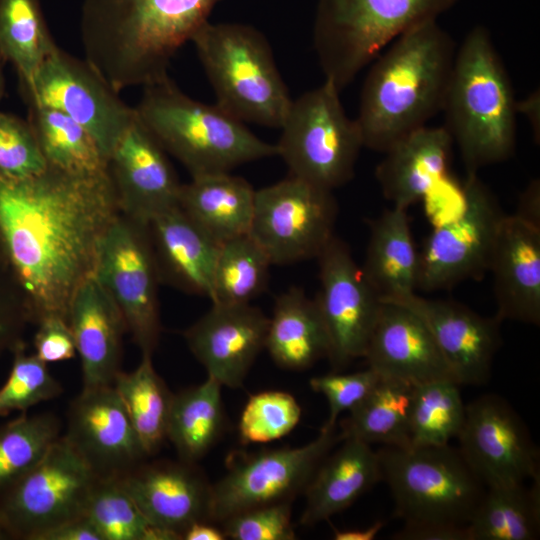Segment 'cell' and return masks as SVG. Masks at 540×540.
<instances>
[{"instance_id": "obj_41", "label": "cell", "mask_w": 540, "mask_h": 540, "mask_svg": "<svg viewBox=\"0 0 540 540\" xmlns=\"http://www.w3.org/2000/svg\"><path fill=\"white\" fill-rule=\"evenodd\" d=\"M60 422L52 414L19 417L0 427V490L31 470L60 437Z\"/></svg>"}, {"instance_id": "obj_5", "label": "cell", "mask_w": 540, "mask_h": 540, "mask_svg": "<svg viewBox=\"0 0 540 540\" xmlns=\"http://www.w3.org/2000/svg\"><path fill=\"white\" fill-rule=\"evenodd\" d=\"M139 121L191 176L230 172L242 164L277 156V148L254 135L216 105L184 94L167 77L144 86L134 108Z\"/></svg>"}, {"instance_id": "obj_47", "label": "cell", "mask_w": 540, "mask_h": 540, "mask_svg": "<svg viewBox=\"0 0 540 540\" xmlns=\"http://www.w3.org/2000/svg\"><path fill=\"white\" fill-rule=\"evenodd\" d=\"M28 321L19 290L0 254V353L21 341Z\"/></svg>"}, {"instance_id": "obj_3", "label": "cell", "mask_w": 540, "mask_h": 540, "mask_svg": "<svg viewBox=\"0 0 540 540\" xmlns=\"http://www.w3.org/2000/svg\"><path fill=\"white\" fill-rule=\"evenodd\" d=\"M391 43L366 76L355 119L364 147L382 153L442 111L456 54L437 20Z\"/></svg>"}, {"instance_id": "obj_43", "label": "cell", "mask_w": 540, "mask_h": 540, "mask_svg": "<svg viewBox=\"0 0 540 540\" xmlns=\"http://www.w3.org/2000/svg\"><path fill=\"white\" fill-rule=\"evenodd\" d=\"M302 410L288 392L269 390L253 394L242 410L238 431L244 444L267 443L289 434Z\"/></svg>"}, {"instance_id": "obj_32", "label": "cell", "mask_w": 540, "mask_h": 540, "mask_svg": "<svg viewBox=\"0 0 540 540\" xmlns=\"http://www.w3.org/2000/svg\"><path fill=\"white\" fill-rule=\"evenodd\" d=\"M415 385L381 377L366 398L340 421L341 440L409 447L410 414Z\"/></svg>"}, {"instance_id": "obj_22", "label": "cell", "mask_w": 540, "mask_h": 540, "mask_svg": "<svg viewBox=\"0 0 540 540\" xmlns=\"http://www.w3.org/2000/svg\"><path fill=\"white\" fill-rule=\"evenodd\" d=\"M118 479L149 522L176 540L209 521L211 485L193 463L142 462Z\"/></svg>"}, {"instance_id": "obj_28", "label": "cell", "mask_w": 540, "mask_h": 540, "mask_svg": "<svg viewBox=\"0 0 540 540\" xmlns=\"http://www.w3.org/2000/svg\"><path fill=\"white\" fill-rule=\"evenodd\" d=\"M341 442L323 459L305 488L302 525L330 519L381 481L379 457L370 444L353 438Z\"/></svg>"}, {"instance_id": "obj_33", "label": "cell", "mask_w": 540, "mask_h": 540, "mask_svg": "<svg viewBox=\"0 0 540 540\" xmlns=\"http://www.w3.org/2000/svg\"><path fill=\"white\" fill-rule=\"evenodd\" d=\"M469 540H534L540 532V475L523 483L486 487L467 524Z\"/></svg>"}, {"instance_id": "obj_7", "label": "cell", "mask_w": 540, "mask_h": 540, "mask_svg": "<svg viewBox=\"0 0 540 540\" xmlns=\"http://www.w3.org/2000/svg\"><path fill=\"white\" fill-rule=\"evenodd\" d=\"M459 0H317L314 49L325 76L341 92L389 43Z\"/></svg>"}, {"instance_id": "obj_30", "label": "cell", "mask_w": 540, "mask_h": 540, "mask_svg": "<svg viewBox=\"0 0 540 540\" xmlns=\"http://www.w3.org/2000/svg\"><path fill=\"white\" fill-rule=\"evenodd\" d=\"M255 190L230 172L193 176L181 185L179 207L212 239L222 244L249 233Z\"/></svg>"}, {"instance_id": "obj_29", "label": "cell", "mask_w": 540, "mask_h": 540, "mask_svg": "<svg viewBox=\"0 0 540 540\" xmlns=\"http://www.w3.org/2000/svg\"><path fill=\"white\" fill-rule=\"evenodd\" d=\"M364 277L381 302L396 301L418 289L419 253L416 250L407 209H386L370 221Z\"/></svg>"}, {"instance_id": "obj_56", "label": "cell", "mask_w": 540, "mask_h": 540, "mask_svg": "<svg viewBox=\"0 0 540 540\" xmlns=\"http://www.w3.org/2000/svg\"><path fill=\"white\" fill-rule=\"evenodd\" d=\"M4 90H5V80H4V74H3L2 66L0 62V100L2 99L4 95Z\"/></svg>"}, {"instance_id": "obj_44", "label": "cell", "mask_w": 540, "mask_h": 540, "mask_svg": "<svg viewBox=\"0 0 540 540\" xmlns=\"http://www.w3.org/2000/svg\"><path fill=\"white\" fill-rule=\"evenodd\" d=\"M46 168V160L29 122L0 112V177L24 179Z\"/></svg>"}, {"instance_id": "obj_4", "label": "cell", "mask_w": 540, "mask_h": 540, "mask_svg": "<svg viewBox=\"0 0 540 540\" xmlns=\"http://www.w3.org/2000/svg\"><path fill=\"white\" fill-rule=\"evenodd\" d=\"M516 102L489 31L472 28L456 51L442 109L467 174L512 156Z\"/></svg>"}, {"instance_id": "obj_46", "label": "cell", "mask_w": 540, "mask_h": 540, "mask_svg": "<svg viewBox=\"0 0 540 540\" xmlns=\"http://www.w3.org/2000/svg\"><path fill=\"white\" fill-rule=\"evenodd\" d=\"M381 376L367 368L354 373H332L310 379L311 389L322 394L329 405V415L321 430L336 428L339 416L358 406L371 392Z\"/></svg>"}, {"instance_id": "obj_38", "label": "cell", "mask_w": 540, "mask_h": 540, "mask_svg": "<svg viewBox=\"0 0 540 540\" xmlns=\"http://www.w3.org/2000/svg\"><path fill=\"white\" fill-rule=\"evenodd\" d=\"M271 265L249 233L220 244L209 299L217 304L250 303L266 288Z\"/></svg>"}, {"instance_id": "obj_21", "label": "cell", "mask_w": 540, "mask_h": 540, "mask_svg": "<svg viewBox=\"0 0 540 540\" xmlns=\"http://www.w3.org/2000/svg\"><path fill=\"white\" fill-rule=\"evenodd\" d=\"M269 318L248 304L212 303L184 332L185 341L207 372L222 386L239 388L265 348Z\"/></svg>"}, {"instance_id": "obj_24", "label": "cell", "mask_w": 540, "mask_h": 540, "mask_svg": "<svg viewBox=\"0 0 540 540\" xmlns=\"http://www.w3.org/2000/svg\"><path fill=\"white\" fill-rule=\"evenodd\" d=\"M489 271L499 321L540 324V228L505 215Z\"/></svg>"}, {"instance_id": "obj_35", "label": "cell", "mask_w": 540, "mask_h": 540, "mask_svg": "<svg viewBox=\"0 0 540 540\" xmlns=\"http://www.w3.org/2000/svg\"><path fill=\"white\" fill-rule=\"evenodd\" d=\"M28 122L47 166L77 174L109 171V161L95 139L68 115L29 105Z\"/></svg>"}, {"instance_id": "obj_18", "label": "cell", "mask_w": 540, "mask_h": 540, "mask_svg": "<svg viewBox=\"0 0 540 540\" xmlns=\"http://www.w3.org/2000/svg\"><path fill=\"white\" fill-rule=\"evenodd\" d=\"M63 436L98 477H119L148 456L113 385L82 388Z\"/></svg>"}, {"instance_id": "obj_52", "label": "cell", "mask_w": 540, "mask_h": 540, "mask_svg": "<svg viewBox=\"0 0 540 540\" xmlns=\"http://www.w3.org/2000/svg\"><path fill=\"white\" fill-rule=\"evenodd\" d=\"M184 540H224L226 536L222 529L209 521H198L191 524L184 532Z\"/></svg>"}, {"instance_id": "obj_40", "label": "cell", "mask_w": 540, "mask_h": 540, "mask_svg": "<svg viewBox=\"0 0 540 540\" xmlns=\"http://www.w3.org/2000/svg\"><path fill=\"white\" fill-rule=\"evenodd\" d=\"M459 384L440 379L415 385L411 414V446L445 445L458 437L465 420Z\"/></svg>"}, {"instance_id": "obj_53", "label": "cell", "mask_w": 540, "mask_h": 540, "mask_svg": "<svg viewBox=\"0 0 540 540\" xmlns=\"http://www.w3.org/2000/svg\"><path fill=\"white\" fill-rule=\"evenodd\" d=\"M539 91L530 94L521 102H516L517 112L523 113L529 120L534 138L539 142L540 139V109H539Z\"/></svg>"}, {"instance_id": "obj_19", "label": "cell", "mask_w": 540, "mask_h": 540, "mask_svg": "<svg viewBox=\"0 0 540 540\" xmlns=\"http://www.w3.org/2000/svg\"><path fill=\"white\" fill-rule=\"evenodd\" d=\"M391 302L423 320L459 385L488 382L502 341L501 321L495 316L485 317L456 301L423 298L416 293Z\"/></svg>"}, {"instance_id": "obj_13", "label": "cell", "mask_w": 540, "mask_h": 540, "mask_svg": "<svg viewBox=\"0 0 540 540\" xmlns=\"http://www.w3.org/2000/svg\"><path fill=\"white\" fill-rule=\"evenodd\" d=\"M332 191L290 175L255 190L249 235L272 265L317 258L334 236Z\"/></svg>"}, {"instance_id": "obj_10", "label": "cell", "mask_w": 540, "mask_h": 540, "mask_svg": "<svg viewBox=\"0 0 540 540\" xmlns=\"http://www.w3.org/2000/svg\"><path fill=\"white\" fill-rule=\"evenodd\" d=\"M97 478L60 436L31 470L0 490V520L11 538L36 540L59 524L84 516Z\"/></svg>"}, {"instance_id": "obj_48", "label": "cell", "mask_w": 540, "mask_h": 540, "mask_svg": "<svg viewBox=\"0 0 540 540\" xmlns=\"http://www.w3.org/2000/svg\"><path fill=\"white\" fill-rule=\"evenodd\" d=\"M34 337L35 355L44 363L72 359L76 352L74 337L66 319L50 316L38 323Z\"/></svg>"}, {"instance_id": "obj_51", "label": "cell", "mask_w": 540, "mask_h": 540, "mask_svg": "<svg viewBox=\"0 0 540 540\" xmlns=\"http://www.w3.org/2000/svg\"><path fill=\"white\" fill-rule=\"evenodd\" d=\"M515 216L540 228V181L533 179L520 194Z\"/></svg>"}, {"instance_id": "obj_8", "label": "cell", "mask_w": 540, "mask_h": 540, "mask_svg": "<svg viewBox=\"0 0 540 540\" xmlns=\"http://www.w3.org/2000/svg\"><path fill=\"white\" fill-rule=\"evenodd\" d=\"M381 480L405 523L467 526L486 487L459 448L445 445L383 446L377 451Z\"/></svg>"}, {"instance_id": "obj_14", "label": "cell", "mask_w": 540, "mask_h": 540, "mask_svg": "<svg viewBox=\"0 0 540 540\" xmlns=\"http://www.w3.org/2000/svg\"><path fill=\"white\" fill-rule=\"evenodd\" d=\"M462 209L439 225L419 253L418 289H449L489 271L503 213L496 197L477 174H467Z\"/></svg>"}, {"instance_id": "obj_20", "label": "cell", "mask_w": 540, "mask_h": 540, "mask_svg": "<svg viewBox=\"0 0 540 540\" xmlns=\"http://www.w3.org/2000/svg\"><path fill=\"white\" fill-rule=\"evenodd\" d=\"M164 151L136 116L109 157L120 214L148 225L178 206L182 184Z\"/></svg>"}, {"instance_id": "obj_6", "label": "cell", "mask_w": 540, "mask_h": 540, "mask_svg": "<svg viewBox=\"0 0 540 540\" xmlns=\"http://www.w3.org/2000/svg\"><path fill=\"white\" fill-rule=\"evenodd\" d=\"M191 42L219 107L244 123L281 128L292 99L262 33L208 21Z\"/></svg>"}, {"instance_id": "obj_27", "label": "cell", "mask_w": 540, "mask_h": 540, "mask_svg": "<svg viewBox=\"0 0 540 540\" xmlns=\"http://www.w3.org/2000/svg\"><path fill=\"white\" fill-rule=\"evenodd\" d=\"M161 278L179 288L210 298L220 244L180 207L156 215L148 224Z\"/></svg>"}, {"instance_id": "obj_1", "label": "cell", "mask_w": 540, "mask_h": 540, "mask_svg": "<svg viewBox=\"0 0 540 540\" xmlns=\"http://www.w3.org/2000/svg\"><path fill=\"white\" fill-rule=\"evenodd\" d=\"M119 214L110 171L47 166L24 179L0 177V254L29 321H68L71 301L94 275L102 239Z\"/></svg>"}, {"instance_id": "obj_37", "label": "cell", "mask_w": 540, "mask_h": 540, "mask_svg": "<svg viewBox=\"0 0 540 540\" xmlns=\"http://www.w3.org/2000/svg\"><path fill=\"white\" fill-rule=\"evenodd\" d=\"M56 47L38 0H0V60L15 67L22 88Z\"/></svg>"}, {"instance_id": "obj_54", "label": "cell", "mask_w": 540, "mask_h": 540, "mask_svg": "<svg viewBox=\"0 0 540 540\" xmlns=\"http://www.w3.org/2000/svg\"><path fill=\"white\" fill-rule=\"evenodd\" d=\"M385 523L376 521L373 524L364 528L355 529H333V538L335 540H373L383 529Z\"/></svg>"}, {"instance_id": "obj_45", "label": "cell", "mask_w": 540, "mask_h": 540, "mask_svg": "<svg viewBox=\"0 0 540 540\" xmlns=\"http://www.w3.org/2000/svg\"><path fill=\"white\" fill-rule=\"evenodd\" d=\"M292 501L263 505L237 513L221 523L233 540H293Z\"/></svg>"}, {"instance_id": "obj_15", "label": "cell", "mask_w": 540, "mask_h": 540, "mask_svg": "<svg viewBox=\"0 0 540 540\" xmlns=\"http://www.w3.org/2000/svg\"><path fill=\"white\" fill-rule=\"evenodd\" d=\"M23 91L29 105L58 110L83 126L108 161L136 117L134 108L125 104L85 60L58 46Z\"/></svg>"}, {"instance_id": "obj_50", "label": "cell", "mask_w": 540, "mask_h": 540, "mask_svg": "<svg viewBox=\"0 0 540 540\" xmlns=\"http://www.w3.org/2000/svg\"><path fill=\"white\" fill-rule=\"evenodd\" d=\"M36 540H102V537L93 524L82 516L45 531Z\"/></svg>"}, {"instance_id": "obj_25", "label": "cell", "mask_w": 540, "mask_h": 540, "mask_svg": "<svg viewBox=\"0 0 540 540\" xmlns=\"http://www.w3.org/2000/svg\"><path fill=\"white\" fill-rule=\"evenodd\" d=\"M68 323L80 356L83 389L113 385L126 329L115 301L94 275L77 289Z\"/></svg>"}, {"instance_id": "obj_55", "label": "cell", "mask_w": 540, "mask_h": 540, "mask_svg": "<svg viewBox=\"0 0 540 540\" xmlns=\"http://www.w3.org/2000/svg\"><path fill=\"white\" fill-rule=\"evenodd\" d=\"M11 536L0 520V540L10 539Z\"/></svg>"}, {"instance_id": "obj_49", "label": "cell", "mask_w": 540, "mask_h": 540, "mask_svg": "<svg viewBox=\"0 0 540 540\" xmlns=\"http://www.w3.org/2000/svg\"><path fill=\"white\" fill-rule=\"evenodd\" d=\"M395 540H469L467 526L447 523H405Z\"/></svg>"}, {"instance_id": "obj_36", "label": "cell", "mask_w": 540, "mask_h": 540, "mask_svg": "<svg viewBox=\"0 0 540 540\" xmlns=\"http://www.w3.org/2000/svg\"><path fill=\"white\" fill-rule=\"evenodd\" d=\"M113 386L145 452L155 453L167 438L173 394L154 369L152 355L142 354L133 371H120Z\"/></svg>"}, {"instance_id": "obj_2", "label": "cell", "mask_w": 540, "mask_h": 540, "mask_svg": "<svg viewBox=\"0 0 540 540\" xmlns=\"http://www.w3.org/2000/svg\"><path fill=\"white\" fill-rule=\"evenodd\" d=\"M220 0H84L85 61L119 93L168 77L176 52Z\"/></svg>"}, {"instance_id": "obj_17", "label": "cell", "mask_w": 540, "mask_h": 540, "mask_svg": "<svg viewBox=\"0 0 540 540\" xmlns=\"http://www.w3.org/2000/svg\"><path fill=\"white\" fill-rule=\"evenodd\" d=\"M459 450L485 487L539 476V452L521 417L501 396L485 394L466 405Z\"/></svg>"}, {"instance_id": "obj_26", "label": "cell", "mask_w": 540, "mask_h": 540, "mask_svg": "<svg viewBox=\"0 0 540 540\" xmlns=\"http://www.w3.org/2000/svg\"><path fill=\"white\" fill-rule=\"evenodd\" d=\"M453 139L442 127H421L394 143L376 168L384 197L403 209L426 196L447 175Z\"/></svg>"}, {"instance_id": "obj_42", "label": "cell", "mask_w": 540, "mask_h": 540, "mask_svg": "<svg viewBox=\"0 0 540 540\" xmlns=\"http://www.w3.org/2000/svg\"><path fill=\"white\" fill-rule=\"evenodd\" d=\"M11 351V370L0 387V416L14 411L25 413L31 407L62 393L61 384L50 374L47 364L35 354H27L23 341Z\"/></svg>"}, {"instance_id": "obj_23", "label": "cell", "mask_w": 540, "mask_h": 540, "mask_svg": "<svg viewBox=\"0 0 540 540\" xmlns=\"http://www.w3.org/2000/svg\"><path fill=\"white\" fill-rule=\"evenodd\" d=\"M363 358L381 377L413 385L456 381L423 320L397 303L381 302Z\"/></svg>"}, {"instance_id": "obj_9", "label": "cell", "mask_w": 540, "mask_h": 540, "mask_svg": "<svg viewBox=\"0 0 540 540\" xmlns=\"http://www.w3.org/2000/svg\"><path fill=\"white\" fill-rule=\"evenodd\" d=\"M339 94L325 80L292 100L276 144L290 175L330 191L352 179L364 147L360 128L347 116Z\"/></svg>"}, {"instance_id": "obj_11", "label": "cell", "mask_w": 540, "mask_h": 540, "mask_svg": "<svg viewBox=\"0 0 540 540\" xmlns=\"http://www.w3.org/2000/svg\"><path fill=\"white\" fill-rule=\"evenodd\" d=\"M341 437L336 428L300 447H282L253 453L236 452L227 472L211 485L209 521L221 524L251 508L293 501L304 493L316 469Z\"/></svg>"}, {"instance_id": "obj_12", "label": "cell", "mask_w": 540, "mask_h": 540, "mask_svg": "<svg viewBox=\"0 0 540 540\" xmlns=\"http://www.w3.org/2000/svg\"><path fill=\"white\" fill-rule=\"evenodd\" d=\"M95 278L118 306L142 354L152 355L160 337V274L149 226L119 214L100 244Z\"/></svg>"}, {"instance_id": "obj_34", "label": "cell", "mask_w": 540, "mask_h": 540, "mask_svg": "<svg viewBox=\"0 0 540 540\" xmlns=\"http://www.w3.org/2000/svg\"><path fill=\"white\" fill-rule=\"evenodd\" d=\"M222 385L213 378L173 394L167 439L180 459L195 463L214 446L224 427Z\"/></svg>"}, {"instance_id": "obj_16", "label": "cell", "mask_w": 540, "mask_h": 540, "mask_svg": "<svg viewBox=\"0 0 540 540\" xmlns=\"http://www.w3.org/2000/svg\"><path fill=\"white\" fill-rule=\"evenodd\" d=\"M320 288L314 298L327 338V358L334 371L363 358L381 300L335 235L317 257Z\"/></svg>"}, {"instance_id": "obj_39", "label": "cell", "mask_w": 540, "mask_h": 540, "mask_svg": "<svg viewBox=\"0 0 540 540\" xmlns=\"http://www.w3.org/2000/svg\"><path fill=\"white\" fill-rule=\"evenodd\" d=\"M84 516L102 540H176L149 522L118 477L96 479Z\"/></svg>"}, {"instance_id": "obj_31", "label": "cell", "mask_w": 540, "mask_h": 540, "mask_svg": "<svg viewBox=\"0 0 540 540\" xmlns=\"http://www.w3.org/2000/svg\"><path fill=\"white\" fill-rule=\"evenodd\" d=\"M265 349L288 370H304L328 355L327 334L314 299L291 287L280 294L268 320Z\"/></svg>"}]
</instances>
